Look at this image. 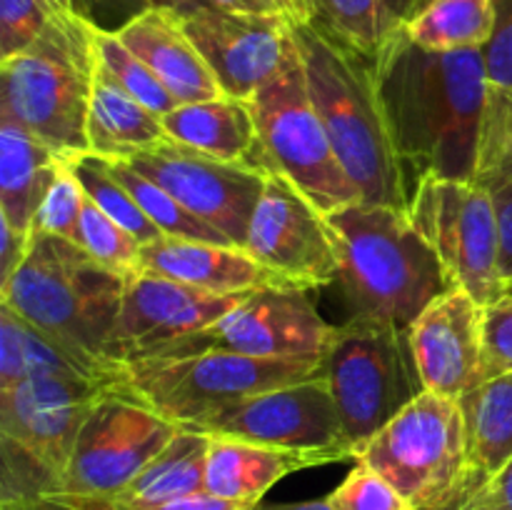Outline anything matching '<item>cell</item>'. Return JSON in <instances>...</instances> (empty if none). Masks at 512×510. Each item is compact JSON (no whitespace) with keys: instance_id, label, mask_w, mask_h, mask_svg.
<instances>
[{"instance_id":"obj_1","label":"cell","mask_w":512,"mask_h":510,"mask_svg":"<svg viewBox=\"0 0 512 510\" xmlns=\"http://www.w3.org/2000/svg\"><path fill=\"white\" fill-rule=\"evenodd\" d=\"M373 63L408 178L473 183L490 88L483 48L435 53L418 48L400 28Z\"/></svg>"},{"instance_id":"obj_28","label":"cell","mask_w":512,"mask_h":510,"mask_svg":"<svg viewBox=\"0 0 512 510\" xmlns=\"http://www.w3.org/2000/svg\"><path fill=\"white\" fill-rule=\"evenodd\" d=\"M468 433L470 468L480 485L512 460V373L483 380L460 398Z\"/></svg>"},{"instance_id":"obj_55","label":"cell","mask_w":512,"mask_h":510,"mask_svg":"<svg viewBox=\"0 0 512 510\" xmlns=\"http://www.w3.org/2000/svg\"><path fill=\"white\" fill-rule=\"evenodd\" d=\"M508 293H512V285H510V288H508Z\"/></svg>"},{"instance_id":"obj_44","label":"cell","mask_w":512,"mask_h":510,"mask_svg":"<svg viewBox=\"0 0 512 510\" xmlns=\"http://www.w3.org/2000/svg\"><path fill=\"white\" fill-rule=\"evenodd\" d=\"M208 5H215L220 10L230 13H248V15H288V18L305 23V13L300 0H205Z\"/></svg>"},{"instance_id":"obj_31","label":"cell","mask_w":512,"mask_h":510,"mask_svg":"<svg viewBox=\"0 0 512 510\" xmlns=\"http://www.w3.org/2000/svg\"><path fill=\"white\" fill-rule=\"evenodd\" d=\"M110 168V173L130 190V195L135 198V203L143 208V213L163 230V235L168 238H183V240H200V243H223V245H235L220 233L218 228H213L210 223H205L203 218L190 213L180 200H175L163 185H158L155 180H150L148 175L138 173L133 165H128L125 160H105Z\"/></svg>"},{"instance_id":"obj_43","label":"cell","mask_w":512,"mask_h":510,"mask_svg":"<svg viewBox=\"0 0 512 510\" xmlns=\"http://www.w3.org/2000/svg\"><path fill=\"white\" fill-rule=\"evenodd\" d=\"M490 195L495 203V218H498V240H500V275L512 285V183L490 185Z\"/></svg>"},{"instance_id":"obj_13","label":"cell","mask_w":512,"mask_h":510,"mask_svg":"<svg viewBox=\"0 0 512 510\" xmlns=\"http://www.w3.org/2000/svg\"><path fill=\"white\" fill-rule=\"evenodd\" d=\"M108 385L113 383L80 375H33L0 388L3 450L35 465L53 493H60L80 428Z\"/></svg>"},{"instance_id":"obj_19","label":"cell","mask_w":512,"mask_h":510,"mask_svg":"<svg viewBox=\"0 0 512 510\" xmlns=\"http://www.w3.org/2000/svg\"><path fill=\"white\" fill-rule=\"evenodd\" d=\"M408 345L423 390L460 400L483 383V305L455 285L415 318Z\"/></svg>"},{"instance_id":"obj_50","label":"cell","mask_w":512,"mask_h":510,"mask_svg":"<svg viewBox=\"0 0 512 510\" xmlns=\"http://www.w3.org/2000/svg\"><path fill=\"white\" fill-rule=\"evenodd\" d=\"M253 510H330V505H328V498H318V500H303V503H273V505L258 503Z\"/></svg>"},{"instance_id":"obj_12","label":"cell","mask_w":512,"mask_h":510,"mask_svg":"<svg viewBox=\"0 0 512 510\" xmlns=\"http://www.w3.org/2000/svg\"><path fill=\"white\" fill-rule=\"evenodd\" d=\"M178 430L180 425L150 408L123 380L108 385L80 428L60 495L113 498Z\"/></svg>"},{"instance_id":"obj_21","label":"cell","mask_w":512,"mask_h":510,"mask_svg":"<svg viewBox=\"0 0 512 510\" xmlns=\"http://www.w3.org/2000/svg\"><path fill=\"white\" fill-rule=\"evenodd\" d=\"M118 38L158 75L180 105L225 95L175 10H150L125 25Z\"/></svg>"},{"instance_id":"obj_10","label":"cell","mask_w":512,"mask_h":510,"mask_svg":"<svg viewBox=\"0 0 512 510\" xmlns=\"http://www.w3.org/2000/svg\"><path fill=\"white\" fill-rule=\"evenodd\" d=\"M408 215L455 285L480 305L508 293L500 275V240L493 195L478 180L423 178L410 193Z\"/></svg>"},{"instance_id":"obj_33","label":"cell","mask_w":512,"mask_h":510,"mask_svg":"<svg viewBox=\"0 0 512 510\" xmlns=\"http://www.w3.org/2000/svg\"><path fill=\"white\" fill-rule=\"evenodd\" d=\"M95 50L98 60L135 100L153 110L155 115H168L170 110L178 108V100L173 98L168 88L158 80V75L138 58L130 48H125L123 40L113 33H100L95 30Z\"/></svg>"},{"instance_id":"obj_32","label":"cell","mask_w":512,"mask_h":510,"mask_svg":"<svg viewBox=\"0 0 512 510\" xmlns=\"http://www.w3.org/2000/svg\"><path fill=\"white\" fill-rule=\"evenodd\" d=\"M70 168L78 175L80 185L85 188V195L103 210L108 218H113L120 228L128 230L140 245L155 243L163 238V230L143 213L130 190L110 173L108 163L98 155H78L70 160Z\"/></svg>"},{"instance_id":"obj_14","label":"cell","mask_w":512,"mask_h":510,"mask_svg":"<svg viewBox=\"0 0 512 510\" xmlns=\"http://www.w3.org/2000/svg\"><path fill=\"white\" fill-rule=\"evenodd\" d=\"M335 333L338 325H330L318 313L308 290L273 285L248 293L218 323L180 340L158 358L230 350L273 360H323Z\"/></svg>"},{"instance_id":"obj_23","label":"cell","mask_w":512,"mask_h":510,"mask_svg":"<svg viewBox=\"0 0 512 510\" xmlns=\"http://www.w3.org/2000/svg\"><path fill=\"white\" fill-rule=\"evenodd\" d=\"M170 140L225 163H253L258 158V123L250 100L223 98L183 103L163 115Z\"/></svg>"},{"instance_id":"obj_16","label":"cell","mask_w":512,"mask_h":510,"mask_svg":"<svg viewBox=\"0 0 512 510\" xmlns=\"http://www.w3.org/2000/svg\"><path fill=\"white\" fill-rule=\"evenodd\" d=\"M125 163L163 185L190 213L218 228L230 243L245 248L250 218L265 188V168L253 163H225L170 138Z\"/></svg>"},{"instance_id":"obj_15","label":"cell","mask_w":512,"mask_h":510,"mask_svg":"<svg viewBox=\"0 0 512 510\" xmlns=\"http://www.w3.org/2000/svg\"><path fill=\"white\" fill-rule=\"evenodd\" d=\"M245 250L280 288L313 290L338 283V250L328 218L278 170L265 168Z\"/></svg>"},{"instance_id":"obj_39","label":"cell","mask_w":512,"mask_h":510,"mask_svg":"<svg viewBox=\"0 0 512 510\" xmlns=\"http://www.w3.org/2000/svg\"><path fill=\"white\" fill-rule=\"evenodd\" d=\"M512 373V293L483 308V380Z\"/></svg>"},{"instance_id":"obj_40","label":"cell","mask_w":512,"mask_h":510,"mask_svg":"<svg viewBox=\"0 0 512 510\" xmlns=\"http://www.w3.org/2000/svg\"><path fill=\"white\" fill-rule=\"evenodd\" d=\"M493 38L483 48L490 88H512V0H493Z\"/></svg>"},{"instance_id":"obj_45","label":"cell","mask_w":512,"mask_h":510,"mask_svg":"<svg viewBox=\"0 0 512 510\" xmlns=\"http://www.w3.org/2000/svg\"><path fill=\"white\" fill-rule=\"evenodd\" d=\"M475 180L485 188L495 183H512V143L480 153Z\"/></svg>"},{"instance_id":"obj_34","label":"cell","mask_w":512,"mask_h":510,"mask_svg":"<svg viewBox=\"0 0 512 510\" xmlns=\"http://www.w3.org/2000/svg\"><path fill=\"white\" fill-rule=\"evenodd\" d=\"M75 243L90 258H95L100 265L115 270V273L133 275L138 270V258L143 245L128 230L120 228L113 218H108L90 198L85 200Z\"/></svg>"},{"instance_id":"obj_42","label":"cell","mask_w":512,"mask_h":510,"mask_svg":"<svg viewBox=\"0 0 512 510\" xmlns=\"http://www.w3.org/2000/svg\"><path fill=\"white\" fill-rule=\"evenodd\" d=\"M65 498L78 503L83 510H253L255 508V505H243V503H233V500L215 498V495H210L208 490H200V493L185 495V498L170 500V503H163V505H153V508H120V505L110 503V500H100V498H73V495H65Z\"/></svg>"},{"instance_id":"obj_38","label":"cell","mask_w":512,"mask_h":510,"mask_svg":"<svg viewBox=\"0 0 512 510\" xmlns=\"http://www.w3.org/2000/svg\"><path fill=\"white\" fill-rule=\"evenodd\" d=\"M200 5L208 3L205 0H75L73 10L100 33L118 35L125 25L150 10H175L185 15Z\"/></svg>"},{"instance_id":"obj_35","label":"cell","mask_w":512,"mask_h":510,"mask_svg":"<svg viewBox=\"0 0 512 510\" xmlns=\"http://www.w3.org/2000/svg\"><path fill=\"white\" fill-rule=\"evenodd\" d=\"M85 200H88V195H85V188L80 185L78 175L73 173L68 160L65 168L60 170L58 178H55L53 188L45 195L40 210L35 213L33 230H30V233L58 235V238L73 240L75 243Z\"/></svg>"},{"instance_id":"obj_30","label":"cell","mask_w":512,"mask_h":510,"mask_svg":"<svg viewBox=\"0 0 512 510\" xmlns=\"http://www.w3.org/2000/svg\"><path fill=\"white\" fill-rule=\"evenodd\" d=\"M313 28L345 48L375 60L403 25L390 13L388 0H305Z\"/></svg>"},{"instance_id":"obj_25","label":"cell","mask_w":512,"mask_h":510,"mask_svg":"<svg viewBox=\"0 0 512 510\" xmlns=\"http://www.w3.org/2000/svg\"><path fill=\"white\" fill-rule=\"evenodd\" d=\"M163 140H168L163 118L135 100L98 60L88 113L90 155L103 160H130Z\"/></svg>"},{"instance_id":"obj_17","label":"cell","mask_w":512,"mask_h":510,"mask_svg":"<svg viewBox=\"0 0 512 510\" xmlns=\"http://www.w3.org/2000/svg\"><path fill=\"white\" fill-rule=\"evenodd\" d=\"M245 295H215L160 275L133 273L105 345V358L115 365L158 358L180 340L218 323Z\"/></svg>"},{"instance_id":"obj_37","label":"cell","mask_w":512,"mask_h":510,"mask_svg":"<svg viewBox=\"0 0 512 510\" xmlns=\"http://www.w3.org/2000/svg\"><path fill=\"white\" fill-rule=\"evenodd\" d=\"M58 10L53 0H0V60L30 48Z\"/></svg>"},{"instance_id":"obj_4","label":"cell","mask_w":512,"mask_h":510,"mask_svg":"<svg viewBox=\"0 0 512 510\" xmlns=\"http://www.w3.org/2000/svg\"><path fill=\"white\" fill-rule=\"evenodd\" d=\"M128 278L100 265L73 240L30 233L25 258L0 285V305L88 363L123 368L105 358V345Z\"/></svg>"},{"instance_id":"obj_29","label":"cell","mask_w":512,"mask_h":510,"mask_svg":"<svg viewBox=\"0 0 512 510\" xmlns=\"http://www.w3.org/2000/svg\"><path fill=\"white\" fill-rule=\"evenodd\" d=\"M493 28V0H423L403 23L405 35L418 48L435 53L485 48Z\"/></svg>"},{"instance_id":"obj_49","label":"cell","mask_w":512,"mask_h":510,"mask_svg":"<svg viewBox=\"0 0 512 510\" xmlns=\"http://www.w3.org/2000/svg\"><path fill=\"white\" fill-rule=\"evenodd\" d=\"M0 510H58L53 500L40 495V498H15V500H0Z\"/></svg>"},{"instance_id":"obj_9","label":"cell","mask_w":512,"mask_h":510,"mask_svg":"<svg viewBox=\"0 0 512 510\" xmlns=\"http://www.w3.org/2000/svg\"><path fill=\"white\" fill-rule=\"evenodd\" d=\"M323 360H273L230 350L183 358H153L123 365V383L175 425L195 423L220 405L313 378Z\"/></svg>"},{"instance_id":"obj_51","label":"cell","mask_w":512,"mask_h":510,"mask_svg":"<svg viewBox=\"0 0 512 510\" xmlns=\"http://www.w3.org/2000/svg\"><path fill=\"white\" fill-rule=\"evenodd\" d=\"M420 3H423V0H388V8H390V13L395 15V20L403 25L405 20H408L410 15L418 10Z\"/></svg>"},{"instance_id":"obj_52","label":"cell","mask_w":512,"mask_h":510,"mask_svg":"<svg viewBox=\"0 0 512 510\" xmlns=\"http://www.w3.org/2000/svg\"><path fill=\"white\" fill-rule=\"evenodd\" d=\"M45 498L53 500V505H55V508H58V510H83L78 503H73V500H70V498H65V495L53 493V495H45Z\"/></svg>"},{"instance_id":"obj_41","label":"cell","mask_w":512,"mask_h":510,"mask_svg":"<svg viewBox=\"0 0 512 510\" xmlns=\"http://www.w3.org/2000/svg\"><path fill=\"white\" fill-rule=\"evenodd\" d=\"M512 143V88H488L483 128H480V153Z\"/></svg>"},{"instance_id":"obj_48","label":"cell","mask_w":512,"mask_h":510,"mask_svg":"<svg viewBox=\"0 0 512 510\" xmlns=\"http://www.w3.org/2000/svg\"><path fill=\"white\" fill-rule=\"evenodd\" d=\"M450 510H500V508L488 498V495H485L483 485H478V488L468 490V493H465Z\"/></svg>"},{"instance_id":"obj_11","label":"cell","mask_w":512,"mask_h":510,"mask_svg":"<svg viewBox=\"0 0 512 510\" xmlns=\"http://www.w3.org/2000/svg\"><path fill=\"white\" fill-rule=\"evenodd\" d=\"M185 430L313 455L320 465L353 460L323 370L313 378L220 405Z\"/></svg>"},{"instance_id":"obj_24","label":"cell","mask_w":512,"mask_h":510,"mask_svg":"<svg viewBox=\"0 0 512 510\" xmlns=\"http://www.w3.org/2000/svg\"><path fill=\"white\" fill-rule=\"evenodd\" d=\"M315 465H320V460L313 455L210 435L205 490L215 498L258 505L275 483Z\"/></svg>"},{"instance_id":"obj_20","label":"cell","mask_w":512,"mask_h":510,"mask_svg":"<svg viewBox=\"0 0 512 510\" xmlns=\"http://www.w3.org/2000/svg\"><path fill=\"white\" fill-rule=\"evenodd\" d=\"M135 273L160 275L215 295L253 293L278 285L243 245L200 243L168 235L140 248Z\"/></svg>"},{"instance_id":"obj_36","label":"cell","mask_w":512,"mask_h":510,"mask_svg":"<svg viewBox=\"0 0 512 510\" xmlns=\"http://www.w3.org/2000/svg\"><path fill=\"white\" fill-rule=\"evenodd\" d=\"M328 505L330 510H413L378 470L360 460L328 495Z\"/></svg>"},{"instance_id":"obj_3","label":"cell","mask_w":512,"mask_h":510,"mask_svg":"<svg viewBox=\"0 0 512 510\" xmlns=\"http://www.w3.org/2000/svg\"><path fill=\"white\" fill-rule=\"evenodd\" d=\"M310 98L363 203L408 210V170L395 150L375 63L310 23H295Z\"/></svg>"},{"instance_id":"obj_5","label":"cell","mask_w":512,"mask_h":510,"mask_svg":"<svg viewBox=\"0 0 512 510\" xmlns=\"http://www.w3.org/2000/svg\"><path fill=\"white\" fill-rule=\"evenodd\" d=\"M95 73V28L73 10H58L30 48L0 60V118L13 120L63 158L88 155Z\"/></svg>"},{"instance_id":"obj_2","label":"cell","mask_w":512,"mask_h":510,"mask_svg":"<svg viewBox=\"0 0 512 510\" xmlns=\"http://www.w3.org/2000/svg\"><path fill=\"white\" fill-rule=\"evenodd\" d=\"M325 218L333 230L338 283L353 313L350 318L380 320L408 333L435 298L455 288L408 210L358 200Z\"/></svg>"},{"instance_id":"obj_54","label":"cell","mask_w":512,"mask_h":510,"mask_svg":"<svg viewBox=\"0 0 512 510\" xmlns=\"http://www.w3.org/2000/svg\"><path fill=\"white\" fill-rule=\"evenodd\" d=\"M300 3H303V8H305V13H308V5H305V0H300Z\"/></svg>"},{"instance_id":"obj_7","label":"cell","mask_w":512,"mask_h":510,"mask_svg":"<svg viewBox=\"0 0 512 510\" xmlns=\"http://www.w3.org/2000/svg\"><path fill=\"white\" fill-rule=\"evenodd\" d=\"M258 123L255 165L283 173L320 213L358 203L360 193L345 173L323 118L310 98L303 55H295L250 98Z\"/></svg>"},{"instance_id":"obj_46","label":"cell","mask_w":512,"mask_h":510,"mask_svg":"<svg viewBox=\"0 0 512 510\" xmlns=\"http://www.w3.org/2000/svg\"><path fill=\"white\" fill-rule=\"evenodd\" d=\"M28 243H30L28 235H20L18 230H15L13 225L0 215V285L15 273L20 260L25 258Z\"/></svg>"},{"instance_id":"obj_27","label":"cell","mask_w":512,"mask_h":510,"mask_svg":"<svg viewBox=\"0 0 512 510\" xmlns=\"http://www.w3.org/2000/svg\"><path fill=\"white\" fill-rule=\"evenodd\" d=\"M210 435L180 428L178 435L120 490L110 503L120 508H153L205 490Z\"/></svg>"},{"instance_id":"obj_53","label":"cell","mask_w":512,"mask_h":510,"mask_svg":"<svg viewBox=\"0 0 512 510\" xmlns=\"http://www.w3.org/2000/svg\"><path fill=\"white\" fill-rule=\"evenodd\" d=\"M53 3H55V5H58V8H65V10H73V3H75V0H53ZM73 13H75V10H73Z\"/></svg>"},{"instance_id":"obj_26","label":"cell","mask_w":512,"mask_h":510,"mask_svg":"<svg viewBox=\"0 0 512 510\" xmlns=\"http://www.w3.org/2000/svg\"><path fill=\"white\" fill-rule=\"evenodd\" d=\"M33 375H80L115 383L123 378V368L88 363L0 305V388H10Z\"/></svg>"},{"instance_id":"obj_8","label":"cell","mask_w":512,"mask_h":510,"mask_svg":"<svg viewBox=\"0 0 512 510\" xmlns=\"http://www.w3.org/2000/svg\"><path fill=\"white\" fill-rule=\"evenodd\" d=\"M323 375L353 460L383 425L423 393L408 333L380 320L350 318L338 325L323 358Z\"/></svg>"},{"instance_id":"obj_18","label":"cell","mask_w":512,"mask_h":510,"mask_svg":"<svg viewBox=\"0 0 512 510\" xmlns=\"http://www.w3.org/2000/svg\"><path fill=\"white\" fill-rule=\"evenodd\" d=\"M180 20L230 98L250 100L300 53L298 20L288 15L230 13L200 5Z\"/></svg>"},{"instance_id":"obj_6","label":"cell","mask_w":512,"mask_h":510,"mask_svg":"<svg viewBox=\"0 0 512 510\" xmlns=\"http://www.w3.org/2000/svg\"><path fill=\"white\" fill-rule=\"evenodd\" d=\"M355 460L378 470L413 510H450L478 488L460 400L423 390L378 430Z\"/></svg>"},{"instance_id":"obj_47","label":"cell","mask_w":512,"mask_h":510,"mask_svg":"<svg viewBox=\"0 0 512 510\" xmlns=\"http://www.w3.org/2000/svg\"><path fill=\"white\" fill-rule=\"evenodd\" d=\"M483 490L500 510H512V460L493 480L483 483Z\"/></svg>"},{"instance_id":"obj_22","label":"cell","mask_w":512,"mask_h":510,"mask_svg":"<svg viewBox=\"0 0 512 510\" xmlns=\"http://www.w3.org/2000/svg\"><path fill=\"white\" fill-rule=\"evenodd\" d=\"M68 158L45 145L13 120L0 118V215L28 235L35 213Z\"/></svg>"}]
</instances>
